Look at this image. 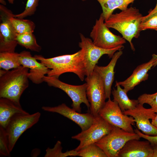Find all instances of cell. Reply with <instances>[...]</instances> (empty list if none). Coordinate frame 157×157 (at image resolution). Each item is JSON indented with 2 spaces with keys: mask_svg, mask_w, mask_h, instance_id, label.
I'll list each match as a JSON object with an SVG mask.
<instances>
[{
  "mask_svg": "<svg viewBox=\"0 0 157 157\" xmlns=\"http://www.w3.org/2000/svg\"><path fill=\"white\" fill-rule=\"evenodd\" d=\"M99 115L111 125L130 132H134L132 125L135 124L133 118L124 114L117 102L110 98L99 111Z\"/></svg>",
  "mask_w": 157,
  "mask_h": 157,
  "instance_id": "obj_11",
  "label": "cell"
},
{
  "mask_svg": "<svg viewBox=\"0 0 157 157\" xmlns=\"http://www.w3.org/2000/svg\"><path fill=\"white\" fill-rule=\"evenodd\" d=\"M151 120V124L157 128V114H156L155 117Z\"/></svg>",
  "mask_w": 157,
  "mask_h": 157,
  "instance_id": "obj_34",
  "label": "cell"
},
{
  "mask_svg": "<svg viewBox=\"0 0 157 157\" xmlns=\"http://www.w3.org/2000/svg\"><path fill=\"white\" fill-rule=\"evenodd\" d=\"M77 156L82 157H108L103 150L95 143L77 151Z\"/></svg>",
  "mask_w": 157,
  "mask_h": 157,
  "instance_id": "obj_26",
  "label": "cell"
},
{
  "mask_svg": "<svg viewBox=\"0 0 157 157\" xmlns=\"http://www.w3.org/2000/svg\"><path fill=\"white\" fill-rule=\"evenodd\" d=\"M86 83V93L90 104V113L94 116L99 113L105 103V86L100 75L94 71L85 79Z\"/></svg>",
  "mask_w": 157,
  "mask_h": 157,
  "instance_id": "obj_7",
  "label": "cell"
},
{
  "mask_svg": "<svg viewBox=\"0 0 157 157\" xmlns=\"http://www.w3.org/2000/svg\"><path fill=\"white\" fill-rule=\"evenodd\" d=\"M143 17L138 9L131 6L119 13H113L104 23L109 28H113L120 33L134 51L132 41L133 38H138L140 36Z\"/></svg>",
  "mask_w": 157,
  "mask_h": 157,
  "instance_id": "obj_1",
  "label": "cell"
},
{
  "mask_svg": "<svg viewBox=\"0 0 157 157\" xmlns=\"http://www.w3.org/2000/svg\"><path fill=\"white\" fill-rule=\"evenodd\" d=\"M102 14L96 20L90 33V37L97 46L106 49H110L123 45L126 42L123 37L113 33L105 24Z\"/></svg>",
  "mask_w": 157,
  "mask_h": 157,
  "instance_id": "obj_9",
  "label": "cell"
},
{
  "mask_svg": "<svg viewBox=\"0 0 157 157\" xmlns=\"http://www.w3.org/2000/svg\"><path fill=\"white\" fill-rule=\"evenodd\" d=\"M10 154L5 128L0 126V155L9 157L10 156Z\"/></svg>",
  "mask_w": 157,
  "mask_h": 157,
  "instance_id": "obj_29",
  "label": "cell"
},
{
  "mask_svg": "<svg viewBox=\"0 0 157 157\" xmlns=\"http://www.w3.org/2000/svg\"><path fill=\"white\" fill-rule=\"evenodd\" d=\"M14 15L10 21L17 34L33 32L35 28L34 23L30 20L15 17Z\"/></svg>",
  "mask_w": 157,
  "mask_h": 157,
  "instance_id": "obj_24",
  "label": "cell"
},
{
  "mask_svg": "<svg viewBox=\"0 0 157 157\" xmlns=\"http://www.w3.org/2000/svg\"><path fill=\"white\" fill-rule=\"evenodd\" d=\"M27 112L17 103L7 98L0 97V126L5 128L11 118L18 113Z\"/></svg>",
  "mask_w": 157,
  "mask_h": 157,
  "instance_id": "obj_19",
  "label": "cell"
},
{
  "mask_svg": "<svg viewBox=\"0 0 157 157\" xmlns=\"http://www.w3.org/2000/svg\"><path fill=\"white\" fill-rule=\"evenodd\" d=\"M39 0H28L24 10L22 13L14 15L15 17L23 19L27 16L34 14L38 5Z\"/></svg>",
  "mask_w": 157,
  "mask_h": 157,
  "instance_id": "obj_28",
  "label": "cell"
},
{
  "mask_svg": "<svg viewBox=\"0 0 157 157\" xmlns=\"http://www.w3.org/2000/svg\"><path fill=\"white\" fill-rule=\"evenodd\" d=\"M100 4L102 10L101 13L106 20L115 10H123L128 8V5L135 0H96Z\"/></svg>",
  "mask_w": 157,
  "mask_h": 157,
  "instance_id": "obj_21",
  "label": "cell"
},
{
  "mask_svg": "<svg viewBox=\"0 0 157 157\" xmlns=\"http://www.w3.org/2000/svg\"><path fill=\"white\" fill-rule=\"evenodd\" d=\"M79 35L81 41L78 46L81 48V55L86 76L94 72L95 65L101 56L107 54L109 58H112L116 52L124 48L123 45L110 49L101 48L94 45L91 39L85 37L81 33Z\"/></svg>",
  "mask_w": 157,
  "mask_h": 157,
  "instance_id": "obj_4",
  "label": "cell"
},
{
  "mask_svg": "<svg viewBox=\"0 0 157 157\" xmlns=\"http://www.w3.org/2000/svg\"><path fill=\"white\" fill-rule=\"evenodd\" d=\"M151 145L154 151L152 157H157V144Z\"/></svg>",
  "mask_w": 157,
  "mask_h": 157,
  "instance_id": "obj_33",
  "label": "cell"
},
{
  "mask_svg": "<svg viewBox=\"0 0 157 157\" xmlns=\"http://www.w3.org/2000/svg\"><path fill=\"white\" fill-rule=\"evenodd\" d=\"M123 113L133 118L137 129L142 133L149 135H157V128L149 120L152 119L156 115L151 108H146L143 105L139 103L134 109L126 110Z\"/></svg>",
  "mask_w": 157,
  "mask_h": 157,
  "instance_id": "obj_13",
  "label": "cell"
},
{
  "mask_svg": "<svg viewBox=\"0 0 157 157\" xmlns=\"http://www.w3.org/2000/svg\"><path fill=\"white\" fill-rule=\"evenodd\" d=\"M115 87L116 89L113 88L111 92L113 100L117 102L122 111L123 112L135 108L139 104L138 100L130 99L127 95V93L119 85L116 83Z\"/></svg>",
  "mask_w": 157,
  "mask_h": 157,
  "instance_id": "obj_20",
  "label": "cell"
},
{
  "mask_svg": "<svg viewBox=\"0 0 157 157\" xmlns=\"http://www.w3.org/2000/svg\"><path fill=\"white\" fill-rule=\"evenodd\" d=\"M19 53L15 52H0V68L6 70L21 66Z\"/></svg>",
  "mask_w": 157,
  "mask_h": 157,
  "instance_id": "obj_22",
  "label": "cell"
},
{
  "mask_svg": "<svg viewBox=\"0 0 157 157\" xmlns=\"http://www.w3.org/2000/svg\"><path fill=\"white\" fill-rule=\"evenodd\" d=\"M43 81L50 86L59 88L66 93L72 99V108L76 111L81 113V104H84L89 109L90 104L86 93L87 85L85 83L80 85H73L63 82L58 78L53 76H45Z\"/></svg>",
  "mask_w": 157,
  "mask_h": 157,
  "instance_id": "obj_10",
  "label": "cell"
},
{
  "mask_svg": "<svg viewBox=\"0 0 157 157\" xmlns=\"http://www.w3.org/2000/svg\"><path fill=\"white\" fill-rule=\"evenodd\" d=\"M0 2L2 5L5 6L6 4V2L4 0H0Z\"/></svg>",
  "mask_w": 157,
  "mask_h": 157,
  "instance_id": "obj_35",
  "label": "cell"
},
{
  "mask_svg": "<svg viewBox=\"0 0 157 157\" xmlns=\"http://www.w3.org/2000/svg\"><path fill=\"white\" fill-rule=\"evenodd\" d=\"M140 138L135 132L126 131L117 126L95 144L104 152L108 157H117L118 153L128 140Z\"/></svg>",
  "mask_w": 157,
  "mask_h": 157,
  "instance_id": "obj_6",
  "label": "cell"
},
{
  "mask_svg": "<svg viewBox=\"0 0 157 157\" xmlns=\"http://www.w3.org/2000/svg\"><path fill=\"white\" fill-rule=\"evenodd\" d=\"M42 108L44 111L57 113L70 119L77 124L82 131L88 129L92 124L94 118L90 113H81L64 103L54 107L43 106Z\"/></svg>",
  "mask_w": 157,
  "mask_h": 157,
  "instance_id": "obj_14",
  "label": "cell"
},
{
  "mask_svg": "<svg viewBox=\"0 0 157 157\" xmlns=\"http://www.w3.org/2000/svg\"><path fill=\"white\" fill-rule=\"evenodd\" d=\"M82 1H86V0H81Z\"/></svg>",
  "mask_w": 157,
  "mask_h": 157,
  "instance_id": "obj_38",
  "label": "cell"
},
{
  "mask_svg": "<svg viewBox=\"0 0 157 157\" xmlns=\"http://www.w3.org/2000/svg\"><path fill=\"white\" fill-rule=\"evenodd\" d=\"M40 116L39 112L31 114L27 112L16 114L11 118L4 128L10 152L21 135L37 123Z\"/></svg>",
  "mask_w": 157,
  "mask_h": 157,
  "instance_id": "obj_5",
  "label": "cell"
},
{
  "mask_svg": "<svg viewBox=\"0 0 157 157\" xmlns=\"http://www.w3.org/2000/svg\"><path fill=\"white\" fill-rule=\"evenodd\" d=\"M122 54V50L117 51L114 53L107 66H100L97 65L94 67V71L100 75L104 82L106 99L110 98L111 87L114 79V68L118 60Z\"/></svg>",
  "mask_w": 157,
  "mask_h": 157,
  "instance_id": "obj_18",
  "label": "cell"
},
{
  "mask_svg": "<svg viewBox=\"0 0 157 157\" xmlns=\"http://www.w3.org/2000/svg\"><path fill=\"white\" fill-rule=\"evenodd\" d=\"M134 132L137 133L140 138L148 140L151 145L157 144V135L151 136L145 135L141 132L137 128L134 130Z\"/></svg>",
  "mask_w": 157,
  "mask_h": 157,
  "instance_id": "obj_31",
  "label": "cell"
},
{
  "mask_svg": "<svg viewBox=\"0 0 157 157\" xmlns=\"http://www.w3.org/2000/svg\"><path fill=\"white\" fill-rule=\"evenodd\" d=\"M157 59V55L153 54L149 61L138 66L132 74L126 79L122 81H116V83L123 87L127 93L141 82L148 79V72L152 67H153L154 62Z\"/></svg>",
  "mask_w": 157,
  "mask_h": 157,
  "instance_id": "obj_17",
  "label": "cell"
},
{
  "mask_svg": "<svg viewBox=\"0 0 157 157\" xmlns=\"http://www.w3.org/2000/svg\"><path fill=\"white\" fill-rule=\"evenodd\" d=\"M156 13H157V0L156 4L153 10L150 11L148 15L145 16H143L142 20H144Z\"/></svg>",
  "mask_w": 157,
  "mask_h": 157,
  "instance_id": "obj_32",
  "label": "cell"
},
{
  "mask_svg": "<svg viewBox=\"0 0 157 157\" xmlns=\"http://www.w3.org/2000/svg\"><path fill=\"white\" fill-rule=\"evenodd\" d=\"M157 65V59L154 62L153 67H155Z\"/></svg>",
  "mask_w": 157,
  "mask_h": 157,
  "instance_id": "obj_37",
  "label": "cell"
},
{
  "mask_svg": "<svg viewBox=\"0 0 157 157\" xmlns=\"http://www.w3.org/2000/svg\"><path fill=\"white\" fill-rule=\"evenodd\" d=\"M35 58L50 69L47 76L59 78L65 73H73L83 81L85 76V68L80 51L71 54H66L49 58L35 55Z\"/></svg>",
  "mask_w": 157,
  "mask_h": 157,
  "instance_id": "obj_3",
  "label": "cell"
},
{
  "mask_svg": "<svg viewBox=\"0 0 157 157\" xmlns=\"http://www.w3.org/2000/svg\"><path fill=\"white\" fill-rule=\"evenodd\" d=\"M14 15L10 10L0 5V52H15L18 44L17 34L10 21Z\"/></svg>",
  "mask_w": 157,
  "mask_h": 157,
  "instance_id": "obj_12",
  "label": "cell"
},
{
  "mask_svg": "<svg viewBox=\"0 0 157 157\" xmlns=\"http://www.w3.org/2000/svg\"><path fill=\"white\" fill-rule=\"evenodd\" d=\"M61 142L58 141L53 148H48L44 156L45 157H66L77 156V151L75 150L67 151L64 153L62 151Z\"/></svg>",
  "mask_w": 157,
  "mask_h": 157,
  "instance_id": "obj_25",
  "label": "cell"
},
{
  "mask_svg": "<svg viewBox=\"0 0 157 157\" xmlns=\"http://www.w3.org/2000/svg\"><path fill=\"white\" fill-rule=\"evenodd\" d=\"M137 99L139 104L149 105L152 110L157 113V92L151 94H143L140 96Z\"/></svg>",
  "mask_w": 157,
  "mask_h": 157,
  "instance_id": "obj_27",
  "label": "cell"
},
{
  "mask_svg": "<svg viewBox=\"0 0 157 157\" xmlns=\"http://www.w3.org/2000/svg\"><path fill=\"white\" fill-rule=\"evenodd\" d=\"M16 40L18 44L31 51L40 52L41 47L38 45L32 33L17 34Z\"/></svg>",
  "mask_w": 157,
  "mask_h": 157,
  "instance_id": "obj_23",
  "label": "cell"
},
{
  "mask_svg": "<svg viewBox=\"0 0 157 157\" xmlns=\"http://www.w3.org/2000/svg\"><path fill=\"white\" fill-rule=\"evenodd\" d=\"M9 3L11 4H13L14 3V0H7Z\"/></svg>",
  "mask_w": 157,
  "mask_h": 157,
  "instance_id": "obj_36",
  "label": "cell"
},
{
  "mask_svg": "<svg viewBox=\"0 0 157 157\" xmlns=\"http://www.w3.org/2000/svg\"><path fill=\"white\" fill-rule=\"evenodd\" d=\"M94 116L93 123L88 129L72 137V139L80 141L78 146L74 149L76 151L95 143L108 134L114 127V126L106 122L99 114Z\"/></svg>",
  "mask_w": 157,
  "mask_h": 157,
  "instance_id": "obj_8",
  "label": "cell"
},
{
  "mask_svg": "<svg viewBox=\"0 0 157 157\" xmlns=\"http://www.w3.org/2000/svg\"><path fill=\"white\" fill-rule=\"evenodd\" d=\"M140 29L141 31L147 29L157 31V13L142 21Z\"/></svg>",
  "mask_w": 157,
  "mask_h": 157,
  "instance_id": "obj_30",
  "label": "cell"
},
{
  "mask_svg": "<svg viewBox=\"0 0 157 157\" xmlns=\"http://www.w3.org/2000/svg\"><path fill=\"white\" fill-rule=\"evenodd\" d=\"M29 69L22 66L10 70L0 69V97L20 104L21 96L29 85Z\"/></svg>",
  "mask_w": 157,
  "mask_h": 157,
  "instance_id": "obj_2",
  "label": "cell"
},
{
  "mask_svg": "<svg viewBox=\"0 0 157 157\" xmlns=\"http://www.w3.org/2000/svg\"><path fill=\"white\" fill-rule=\"evenodd\" d=\"M19 55L21 65L29 69V79L37 84L44 82V77L50 69L41 62H39L30 52L24 51L19 53Z\"/></svg>",
  "mask_w": 157,
  "mask_h": 157,
  "instance_id": "obj_15",
  "label": "cell"
},
{
  "mask_svg": "<svg viewBox=\"0 0 157 157\" xmlns=\"http://www.w3.org/2000/svg\"><path fill=\"white\" fill-rule=\"evenodd\" d=\"M153 149L147 140L133 139L127 141L119 152L117 157H152Z\"/></svg>",
  "mask_w": 157,
  "mask_h": 157,
  "instance_id": "obj_16",
  "label": "cell"
}]
</instances>
